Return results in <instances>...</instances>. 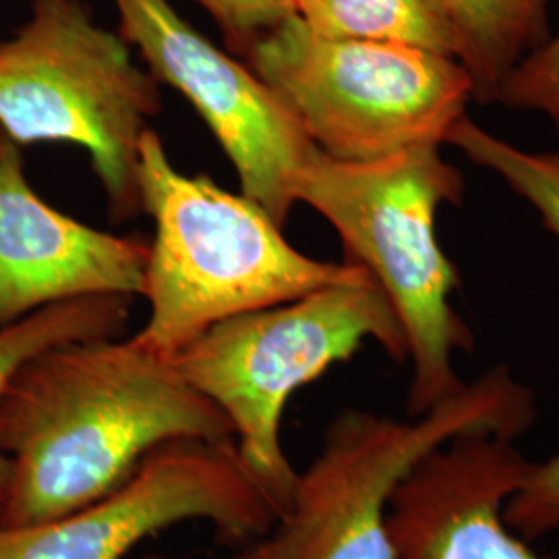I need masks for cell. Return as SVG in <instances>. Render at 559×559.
Listing matches in <instances>:
<instances>
[{
  "mask_svg": "<svg viewBox=\"0 0 559 559\" xmlns=\"http://www.w3.org/2000/svg\"><path fill=\"white\" fill-rule=\"evenodd\" d=\"M182 440H233V427L170 357L133 336L50 346L0 394L9 460L0 524H38L98 500L154 450Z\"/></svg>",
  "mask_w": 559,
  "mask_h": 559,
  "instance_id": "obj_1",
  "label": "cell"
},
{
  "mask_svg": "<svg viewBox=\"0 0 559 559\" xmlns=\"http://www.w3.org/2000/svg\"><path fill=\"white\" fill-rule=\"evenodd\" d=\"M293 195L334 226L348 261L367 270L390 300L413 367L408 415L459 394L466 381L454 355L473 350L475 338L452 305L459 272L436 235L441 205L464 198L459 168L436 145L373 162L334 160L318 150Z\"/></svg>",
  "mask_w": 559,
  "mask_h": 559,
  "instance_id": "obj_2",
  "label": "cell"
},
{
  "mask_svg": "<svg viewBox=\"0 0 559 559\" xmlns=\"http://www.w3.org/2000/svg\"><path fill=\"white\" fill-rule=\"evenodd\" d=\"M141 210L156 226L143 295L145 325L133 338L164 357L212 325L300 299L357 278L365 270L305 255L282 226L247 195L210 177H189L168 158L156 131L140 145Z\"/></svg>",
  "mask_w": 559,
  "mask_h": 559,
  "instance_id": "obj_3",
  "label": "cell"
},
{
  "mask_svg": "<svg viewBox=\"0 0 559 559\" xmlns=\"http://www.w3.org/2000/svg\"><path fill=\"white\" fill-rule=\"evenodd\" d=\"M378 342L406 360L399 318L367 270L300 299L221 321L170 359L233 427L249 477L282 516L299 471L282 445V415L295 392Z\"/></svg>",
  "mask_w": 559,
  "mask_h": 559,
  "instance_id": "obj_4",
  "label": "cell"
},
{
  "mask_svg": "<svg viewBox=\"0 0 559 559\" xmlns=\"http://www.w3.org/2000/svg\"><path fill=\"white\" fill-rule=\"evenodd\" d=\"M535 417L533 390L506 365L408 420L346 408L299 473L286 512L247 547L255 559H394L390 503L420 460L466 436L516 441Z\"/></svg>",
  "mask_w": 559,
  "mask_h": 559,
  "instance_id": "obj_5",
  "label": "cell"
},
{
  "mask_svg": "<svg viewBox=\"0 0 559 559\" xmlns=\"http://www.w3.org/2000/svg\"><path fill=\"white\" fill-rule=\"evenodd\" d=\"M242 57L321 154L340 162L445 145L475 92L460 60L404 44L328 38L295 13Z\"/></svg>",
  "mask_w": 559,
  "mask_h": 559,
  "instance_id": "obj_6",
  "label": "cell"
},
{
  "mask_svg": "<svg viewBox=\"0 0 559 559\" xmlns=\"http://www.w3.org/2000/svg\"><path fill=\"white\" fill-rule=\"evenodd\" d=\"M160 108L158 80L81 0H34L0 41V129L21 147H83L117 218L141 212L140 145Z\"/></svg>",
  "mask_w": 559,
  "mask_h": 559,
  "instance_id": "obj_7",
  "label": "cell"
},
{
  "mask_svg": "<svg viewBox=\"0 0 559 559\" xmlns=\"http://www.w3.org/2000/svg\"><path fill=\"white\" fill-rule=\"evenodd\" d=\"M198 520L237 543L278 522L233 440L166 443L98 500L38 524H0V559H127L143 540Z\"/></svg>",
  "mask_w": 559,
  "mask_h": 559,
  "instance_id": "obj_8",
  "label": "cell"
},
{
  "mask_svg": "<svg viewBox=\"0 0 559 559\" xmlns=\"http://www.w3.org/2000/svg\"><path fill=\"white\" fill-rule=\"evenodd\" d=\"M119 34L150 73L179 90L205 120L239 175L240 193L284 226L293 182L318 152L299 120L247 64L182 20L168 0H115Z\"/></svg>",
  "mask_w": 559,
  "mask_h": 559,
  "instance_id": "obj_9",
  "label": "cell"
},
{
  "mask_svg": "<svg viewBox=\"0 0 559 559\" xmlns=\"http://www.w3.org/2000/svg\"><path fill=\"white\" fill-rule=\"evenodd\" d=\"M150 245L73 221L38 198L0 129V330L62 300L143 295Z\"/></svg>",
  "mask_w": 559,
  "mask_h": 559,
  "instance_id": "obj_10",
  "label": "cell"
},
{
  "mask_svg": "<svg viewBox=\"0 0 559 559\" xmlns=\"http://www.w3.org/2000/svg\"><path fill=\"white\" fill-rule=\"evenodd\" d=\"M533 460L512 440L466 436L420 460L388 514L394 559H551L503 520Z\"/></svg>",
  "mask_w": 559,
  "mask_h": 559,
  "instance_id": "obj_11",
  "label": "cell"
},
{
  "mask_svg": "<svg viewBox=\"0 0 559 559\" xmlns=\"http://www.w3.org/2000/svg\"><path fill=\"white\" fill-rule=\"evenodd\" d=\"M554 0H443L459 29L460 62L473 80V100L496 104L508 73L551 38Z\"/></svg>",
  "mask_w": 559,
  "mask_h": 559,
  "instance_id": "obj_12",
  "label": "cell"
},
{
  "mask_svg": "<svg viewBox=\"0 0 559 559\" xmlns=\"http://www.w3.org/2000/svg\"><path fill=\"white\" fill-rule=\"evenodd\" d=\"M293 13L328 38L404 44L456 60L462 52L443 0H293Z\"/></svg>",
  "mask_w": 559,
  "mask_h": 559,
  "instance_id": "obj_13",
  "label": "cell"
},
{
  "mask_svg": "<svg viewBox=\"0 0 559 559\" xmlns=\"http://www.w3.org/2000/svg\"><path fill=\"white\" fill-rule=\"evenodd\" d=\"M131 297L96 295L62 300L0 330V394L25 360L75 340L117 338L129 321ZM9 487V460L0 452V508Z\"/></svg>",
  "mask_w": 559,
  "mask_h": 559,
  "instance_id": "obj_14",
  "label": "cell"
},
{
  "mask_svg": "<svg viewBox=\"0 0 559 559\" xmlns=\"http://www.w3.org/2000/svg\"><path fill=\"white\" fill-rule=\"evenodd\" d=\"M445 145L468 160L493 173L498 179L539 216L540 224L559 245V150L528 152L483 129L468 115L450 131Z\"/></svg>",
  "mask_w": 559,
  "mask_h": 559,
  "instance_id": "obj_15",
  "label": "cell"
},
{
  "mask_svg": "<svg viewBox=\"0 0 559 559\" xmlns=\"http://www.w3.org/2000/svg\"><path fill=\"white\" fill-rule=\"evenodd\" d=\"M496 104L510 110L539 112L559 138V34L526 55L508 73Z\"/></svg>",
  "mask_w": 559,
  "mask_h": 559,
  "instance_id": "obj_16",
  "label": "cell"
},
{
  "mask_svg": "<svg viewBox=\"0 0 559 559\" xmlns=\"http://www.w3.org/2000/svg\"><path fill=\"white\" fill-rule=\"evenodd\" d=\"M506 524L522 537L535 540L559 531V452L533 462L526 477L503 508Z\"/></svg>",
  "mask_w": 559,
  "mask_h": 559,
  "instance_id": "obj_17",
  "label": "cell"
},
{
  "mask_svg": "<svg viewBox=\"0 0 559 559\" xmlns=\"http://www.w3.org/2000/svg\"><path fill=\"white\" fill-rule=\"evenodd\" d=\"M214 17L228 46L242 55L265 29L293 15V0H198Z\"/></svg>",
  "mask_w": 559,
  "mask_h": 559,
  "instance_id": "obj_18",
  "label": "cell"
},
{
  "mask_svg": "<svg viewBox=\"0 0 559 559\" xmlns=\"http://www.w3.org/2000/svg\"><path fill=\"white\" fill-rule=\"evenodd\" d=\"M143 559H182V558H166V556H150V558ZM218 559H255L253 558V554L249 551V547H245L242 551L239 554H235V556H228V558H218Z\"/></svg>",
  "mask_w": 559,
  "mask_h": 559,
  "instance_id": "obj_19",
  "label": "cell"
}]
</instances>
